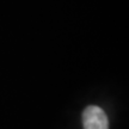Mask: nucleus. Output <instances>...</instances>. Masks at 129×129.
I'll list each match as a JSON object with an SVG mask.
<instances>
[{"instance_id": "f257e3e1", "label": "nucleus", "mask_w": 129, "mask_h": 129, "mask_svg": "<svg viewBox=\"0 0 129 129\" xmlns=\"http://www.w3.org/2000/svg\"><path fill=\"white\" fill-rule=\"evenodd\" d=\"M84 129H109L105 112L97 105H90L83 111Z\"/></svg>"}]
</instances>
